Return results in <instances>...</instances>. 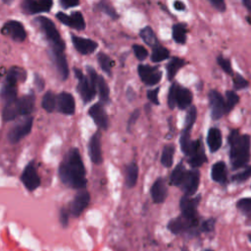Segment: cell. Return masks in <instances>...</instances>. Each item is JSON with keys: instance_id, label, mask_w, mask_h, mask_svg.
<instances>
[{"instance_id": "obj_1", "label": "cell", "mask_w": 251, "mask_h": 251, "mask_svg": "<svg viewBox=\"0 0 251 251\" xmlns=\"http://www.w3.org/2000/svg\"><path fill=\"white\" fill-rule=\"evenodd\" d=\"M59 176L67 186L75 189H83L86 186L85 169L77 148L69 150L59 166Z\"/></svg>"}, {"instance_id": "obj_2", "label": "cell", "mask_w": 251, "mask_h": 251, "mask_svg": "<svg viewBox=\"0 0 251 251\" xmlns=\"http://www.w3.org/2000/svg\"><path fill=\"white\" fill-rule=\"evenodd\" d=\"M250 136L240 134L237 129H231L228 134L229 158L234 170L244 167L250 159Z\"/></svg>"}, {"instance_id": "obj_3", "label": "cell", "mask_w": 251, "mask_h": 251, "mask_svg": "<svg viewBox=\"0 0 251 251\" xmlns=\"http://www.w3.org/2000/svg\"><path fill=\"white\" fill-rule=\"evenodd\" d=\"M36 21L50 44L51 51H65V42L61 38L54 23L46 17H38Z\"/></svg>"}, {"instance_id": "obj_4", "label": "cell", "mask_w": 251, "mask_h": 251, "mask_svg": "<svg viewBox=\"0 0 251 251\" xmlns=\"http://www.w3.org/2000/svg\"><path fill=\"white\" fill-rule=\"evenodd\" d=\"M74 72H75V77L78 80L77 86H76L77 92L79 93V95L84 103L90 102L93 99V97L95 96L97 88L92 84L89 77L82 74L81 70L75 68Z\"/></svg>"}, {"instance_id": "obj_5", "label": "cell", "mask_w": 251, "mask_h": 251, "mask_svg": "<svg viewBox=\"0 0 251 251\" xmlns=\"http://www.w3.org/2000/svg\"><path fill=\"white\" fill-rule=\"evenodd\" d=\"M33 119L31 116H25L24 119L20 120L17 124H15L9 130L7 134V138L10 143L15 144L18 143L22 138L26 136L32 127Z\"/></svg>"}, {"instance_id": "obj_6", "label": "cell", "mask_w": 251, "mask_h": 251, "mask_svg": "<svg viewBox=\"0 0 251 251\" xmlns=\"http://www.w3.org/2000/svg\"><path fill=\"white\" fill-rule=\"evenodd\" d=\"M184 155L187 157L188 163L192 168H198L207 161L201 139L192 140Z\"/></svg>"}, {"instance_id": "obj_7", "label": "cell", "mask_w": 251, "mask_h": 251, "mask_svg": "<svg viewBox=\"0 0 251 251\" xmlns=\"http://www.w3.org/2000/svg\"><path fill=\"white\" fill-rule=\"evenodd\" d=\"M21 180L28 191H34L40 185V177L37 174V170L34 161H30L24 169Z\"/></svg>"}, {"instance_id": "obj_8", "label": "cell", "mask_w": 251, "mask_h": 251, "mask_svg": "<svg viewBox=\"0 0 251 251\" xmlns=\"http://www.w3.org/2000/svg\"><path fill=\"white\" fill-rule=\"evenodd\" d=\"M208 98H209V104L211 109V117L213 120H219L225 114H226V100L224 99L223 95L219 91L215 89L210 90L208 94Z\"/></svg>"}, {"instance_id": "obj_9", "label": "cell", "mask_w": 251, "mask_h": 251, "mask_svg": "<svg viewBox=\"0 0 251 251\" xmlns=\"http://www.w3.org/2000/svg\"><path fill=\"white\" fill-rule=\"evenodd\" d=\"M200 201V197H191L187 195H183L179 200V208L181 211V216L191 220V221H199L197 215V206Z\"/></svg>"}, {"instance_id": "obj_10", "label": "cell", "mask_w": 251, "mask_h": 251, "mask_svg": "<svg viewBox=\"0 0 251 251\" xmlns=\"http://www.w3.org/2000/svg\"><path fill=\"white\" fill-rule=\"evenodd\" d=\"M140 79L149 86L157 84L162 78V72L158 67H152L149 65H138L137 68Z\"/></svg>"}, {"instance_id": "obj_11", "label": "cell", "mask_w": 251, "mask_h": 251, "mask_svg": "<svg viewBox=\"0 0 251 251\" xmlns=\"http://www.w3.org/2000/svg\"><path fill=\"white\" fill-rule=\"evenodd\" d=\"M90 202V194L86 189H79L75 194L73 201L70 203L69 211L70 214L74 217H78L85 208L89 205Z\"/></svg>"}, {"instance_id": "obj_12", "label": "cell", "mask_w": 251, "mask_h": 251, "mask_svg": "<svg viewBox=\"0 0 251 251\" xmlns=\"http://www.w3.org/2000/svg\"><path fill=\"white\" fill-rule=\"evenodd\" d=\"M198 224L199 221H191L180 215L175 219H172L167 226L171 232L175 234H179L181 232L190 231L191 229L196 228L198 226Z\"/></svg>"}, {"instance_id": "obj_13", "label": "cell", "mask_w": 251, "mask_h": 251, "mask_svg": "<svg viewBox=\"0 0 251 251\" xmlns=\"http://www.w3.org/2000/svg\"><path fill=\"white\" fill-rule=\"evenodd\" d=\"M2 32L18 42L24 41L26 37L25 26L18 21L11 20L6 22L2 27Z\"/></svg>"}, {"instance_id": "obj_14", "label": "cell", "mask_w": 251, "mask_h": 251, "mask_svg": "<svg viewBox=\"0 0 251 251\" xmlns=\"http://www.w3.org/2000/svg\"><path fill=\"white\" fill-rule=\"evenodd\" d=\"M200 183V173L198 170L193 169L186 172L185 177L180 185L184 195L192 196L196 193Z\"/></svg>"}, {"instance_id": "obj_15", "label": "cell", "mask_w": 251, "mask_h": 251, "mask_svg": "<svg viewBox=\"0 0 251 251\" xmlns=\"http://www.w3.org/2000/svg\"><path fill=\"white\" fill-rule=\"evenodd\" d=\"M57 19L64 25L77 29V30H82L85 27V22L83 19V16L80 12L75 11L74 13H72L71 15H67L63 12H59L56 15Z\"/></svg>"}, {"instance_id": "obj_16", "label": "cell", "mask_w": 251, "mask_h": 251, "mask_svg": "<svg viewBox=\"0 0 251 251\" xmlns=\"http://www.w3.org/2000/svg\"><path fill=\"white\" fill-rule=\"evenodd\" d=\"M88 115L93 122L102 129H107L109 126V120L103 103H96L88 109Z\"/></svg>"}, {"instance_id": "obj_17", "label": "cell", "mask_w": 251, "mask_h": 251, "mask_svg": "<svg viewBox=\"0 0 251 251\" xmlns=\"http://www.w3.org/2000/svg\"><path fill=\"white\" fill-rule=\"evenodd\" d=\"M53 6L52 0H24L23 10L26 14L48 12Z\"/></svg>"}, {"instance_id": "obj_18", "label": "cell", "mask_w": 251, "mask_h": 251, "mask_svg": "<svg viewBox=\"0 0 251 251\" xmlns=\"http://www.w3.org/2000/svg\"><path fill=\"white\" fill-rule=\"evenodd\" d=\"M57 110L65 115H73L75 111L74 96L68 92H61L57 95Z\"/></svg>"}, {"instance_id": "obj_19", "label": "cell", "mask_w": 251, "mask_h": 251, "mask_svg": "<svg viewBox=\"0 0 251 251\" xmlns=\"http://www.w3.org/2000/svg\"><path fill=\"white\" fill-rule=\"evenodd\" d=\"M72 35V41L74 44V47L75 48V50L82 54V55H87V54H91L93 53L97 47L98 44L96 41L92 40V39H88V38H83V37H79L77 35L75 34H71Z\"/></svg>"}, {"instance_id": "obj_20", "label": "cell", "mask_w": 251, "mask_h": 251, "mask_svg": "<svg viewBox=\"0 0 251 251\" xmlns=\"http://www.w3.org/2000/svg\"><path fill=\"white\" fill-rule=\"evenodd\" d=\"M89 157L92 163L99 165L102 163V152H101V134L100 131H96L90 138L88 144Z\"/></svg>"}, {"instance_id": "obj_21", "label": "cell", "mask_w": 251, "mask_h": 251, "mask_svg": "<svg viewBox=\"0 0 251 251\" xmlns=\"http://www.w3.org/2000/svg\"><path fill=\"white\" fill-rule=\"evenodd\" d=\"M150 194L152 200L157 203H163L168 195V188L166 184V180L163 177H158L150 188Z\"/></svg>"}, {"instance_id": "obj_22", "label": "cell", "mask_w": 251, "mask_h": 251, "mask_svg": "<svg viewBox=\"0 0 251 251\" xmlns=\"http://www.w3.org/2000/svg\"><path fill=\"white\" fill-rule=\"evenodd\" d=\"M51 58L62 79H66L69 75V67L65 55V51H51Z\"/></svg>"}, {"instance_id": "obj_23", "label": "cell", "mask_w": 251, "mask_h": 251, "mask_svg": "<svg viewBox=\"0 0 251 251\" xmlns=\"http://www.w3.org/2000/svg\"><path fill=\"white\" fill-rule=\"evenodd\" d=\"M222 132L218 127H211L207 134V144L211 152H217L222 146Z\"/></svg>"}, {"instance_id": "obj_24", "label": "cell", "mask_w": 251, "mask_h": 251, "mask_svg": "<svg viewBox=\"0 0 251 251\" xmlns=\"http://www.w3.org/2000/svg\"><path fill=\"white\" fill-rule=\"evenodd\" d=\"M211 176L212 179L219 183H226L227 178V172L226 166L223 161H219L215 163L211 170Z\"/></svg>"}, {"instance_id": "obj_25", "label": "cell", "mask_w": 251, "mask_h": 251, "mask_svg": "<svg viewBox=\"0 0 251 251\" xmlns=\"http://www.w3.org/2000/svg\"><path fill=\"white\" fill-rule=\"evenodd\" d=\"M192 92L183 86H178L177 94H176V106L180 110H184L188 107H190V104L192 102Z\"/></svg>"}, {"instance_id": "obj_26", "label": "cell", "mask_w": 251, "mask_h": 251, "mask_svg": "<svg viewBox=\"0 0 251 251\" xmlns=\"http://www.w3.org/2000/svg\"><path fill=\"white\" fill-rule=\"evenodd\" d=\"M1 98L5 103L17 100V84L4 79L1 87Z\"/></svg>"}, {"instance_id": "obj_27", "label": "cell", "mask_w": 251, "mask_h": 251, "mask_svg": "<svg viewBox=\"0 0 251 251\" xmlns=\"http://www.w3.org/2000/svg\"><path fill=\"white\" fill-rule=\"evenodd\" d=\"M19 108H20V115L22 116H28L33 110L35 97L33 93H29L27 95L23 96L22 98L18 99Z\"/></svg>"}, {"instance_id": "obj_28", "label": "cell", "mask_w": 251, "mask_h": 251, "mask_svg": "<svg viewBox=\"0 0 251 251\" xmlns=\"http://www.w3.org/2000/svg\"><path fill=\"white\" fill-rule=\"evenodd\" d=\"M19 115H20V108H19L18 99L13 102H9V103L5 104L3 111H2V119L4 122L13 121Z\"/></svg>"}, {"instance_id": "obj_29", "label": "cell", "mask_w": 251, "mask_h": 251, "mask_svg": "<svg viewBox=\"0 0 251 251\" xmlns=\"http://www.w3.org/2000/svg\"><path fill=\"white\" fill-rule=\"evenodd\" d=\"M186 172L187 170L185 169L184 165L182 162L178 163L175 169L173 170L172 174H171V176H170V183L172 185H175V186H180L184 177H185V175H186Z\"/></svg>"}, {"instance_id": "obj_30", "label": "cell", "mask_w": 251, "mask_h": 251, "mask_svg": "<svg viewBox=\"0 0 251 251\" xmlns=\"http://www.w3.org/2000/svg\"><path fill=\"white\" fill-rule=\"evenodd\" d=\"M26 78V73L24 69L20 68V67H12L9 69V71L7 72L5 80L12 82L14 84H18V82L21 81H25Z\"/></svg>"}, {"instance_id": "obj_31", "label": "cell", "mask_w": 251, "mask_h": 251, "mask_svg": "<svg viewBox=\"0 0 251 251\" xmlns=\"http://www.w3.org/2000/svg\"><path fill=\"white\" fill-rule=\"evenodd\" d=\"M137 177H138V166L136 165L135 162H131L126 167V175H125L126 185L128 188L135 186Z\"/></svg>"}, {"instance_id": "obj_32", "label": "cell", "mask_w": 251, "mask_h": 251, "mask_svg": "<svg viewBox=\"0 0 251 251\" xmlns=\"http://www.w3.org/2000/svg\"><path fill=\"white\" fill-rule=\"evenodd\" d=\"M185 64V61L182 59V58H179V57H173L171 59V61L168 63L167 65V75H168V78L170 80H172L176 73L178 72V70H180Z\"/></svg>"}, {"instance_id": "obj_33", "label": "cell", "mask_w": 251, "mask_h": 251, "mask_svg": "<svg viewBox=\"0 0 251 251\" xmlns=\"http://www.w3.org/2000/svg\"><path fill=\"white\" fill-rule=\"evenodd\" d=\"M139 35L141 37V39L147 44L149 45L150 47L154 48L156 46L159 45V42H158V39L155 35V32L153 31V29L150 27V26H145L143 27L140 32H139Z\"/></svg>"}, {"instance_id": "obj_34", "label": "cell", "mask_w": 251, "mask_h": 251, "mask_svg": "<svg viewBox=\"0 0 251 251\" xmlns=\"http://www.w3.org/2000/svg\"><path fill=\"white\" fill-rule=\"evenodd\" d=\"M187 28L184 24H176L173 25V38L178 44H184L186 41Z\"/></svg>"}, {"instance_id": "obj_35", "label": "cell", "mask_w": 251, "mask_h": 251, "mask_svg": "<svg viewBox=\"0 0 251 251\" xmlns=\"http://www.w3.org/2000/svg\"><path fill=\"white\" fill-rule=\"evenodd\" d=\"M42 108L48 113H52L57 108V96L52 91H47L41 101Z\"/></svg>"}, {"instance_id": "obj_36", "label": "cell", "mask_w": 251, "mask_h": 251, "mask_svg": "<svg viewBox=\"0 0 251 251\" xmlns=\"http://www.w3.org/2000/svg\"><path fill=\"white\" fill-rule=\"evenodd\" d=\"M174 154H175V146L172 144L165 145L161 155V163L164 167L170 168L174 162Z\"/></svg>"}, {"instance_id": "obj_37", "label": "cell", "mask_w": 251, "mask_h": 251, "mask_svg": "<svg viewBox=\"0 0 251 251\" xmlns=\"http://www.w3.org/2000/svg\"><path fill=\"white\" fill-rule=\"evenodd\" d=\"M170 56V51L161 45H158L153 48L152 53H151V61L154 63H159L162 62L166 59H168Z\"/></svg>"}, {"instance_id": "obj_38", "label": "cell", "mask_w": 251, "mask_h": 251, "mask_svg": "<svg viewBox=\"0 0 251 251\" xmlns=\"http://www.w3.org/2000/svg\"><path fill=\"white\" fill-rule=\"evenodd\" d=\"M97 91L99 93V98L102 103L109 102V87L103 76L99 75L97 80Z\"/></svg>"}, {"instance_id": "obj_39", "label": "cell", "mask_w": 251, "mask_h": 251, "mask_svg": "<svg viewBox=\"0 0 251 251\" xmlns=\"http://www.w3.org/2000/svg\"><path fill=\"white\" fill-rule=\"evenodd\" d=\"M97 60L102 71H104L108 75H111L112 68L114 67V61L104 53H99L97 56Z\"/></svg>"}, {"instance_id": "obj_40", "label": "cell", "mask_w": 251, "mask_h": 251, "mask_svg": "<svg viewBox=\"0 0 251 251\" xmlns=\"http://www.w3.org/2000/svg\"><path fill=\"white\" fill-rule=\"evenodd\" d=\"M96 9L101 11V12H103V13H105L106 15L111 17L112 19H117L119 17L117 12H116V10H115V8L107 0L99 1L98 4L96 5Z\"/></svg>"}, {"instance_id": "obj_41", "label": "cell", "mask_w": 251, "mask_h": 251, "mask_svg": "<svg viewBox=\"0 0 251 251\" xmlns=\"http://www.w3.org/2000/svg\"><path fill=\"white\" fill-rule=\"evenodd\" d=\"M239 102V96L233 90H227L226 92V114L229 113L234 106Z\"/></svg>"}, {"instance_id": "obj_42", "label": "cell", "mask_w": 251, "mask_h": 251, "mask_svg": "<svg viewBox=\"0 0 251 251\" xmlns=\"http://www.w3.org/2000/svg\"><path fill=\"white\" fill-rule=\"evenodd\" d=\"M197 117V110L195 106H190L188 108V111L185 116V121H184V129H189L191 130Z\"/></svg>"}, {"instance_id": "obj_43", "label": "cell", "mask_w": 251, "mask_h": 251, "mask_svg": "<svg viewBox=\"0 0 251 251\" xmlns=\"http://www.w3.org/2000/svg\"><path fill=\"white\" fill-rule=\"evenodd\" d=\"M237 209L247 217H251V198H241L236 202Z\"/></svg>"}, {"instance_id": "obj_44", "label": "cell", "mask_w": 251, "mask_h": 251, "mask_svg": "<svg viewBox=\"0 0 251 251\" xmlns=\"http://www.w3.org/2000/svg\"><path fill=\"white\" fill-rule=\"evenodd\" d=\"M178 84L176 82H173L169 89V94H168V105L171 109H174L176 106V94H177V89H178Z\"/></svg>"}, {"instance_id": "obj_45", "label": "cell", "mask_w": 251, "mask_h": 251, "mask_svg": "<svg viewBox=\"0 0 251 251\" xmlns=\"http://www.w3.org/2000/svg\"><path fill=\"white\" fill-rule=\"evenodd\" d=\"M217 62L219 64V66L221 67V69L227 75H233V71H232V68H231V64H230V61L226 58H225L224 56L220 55L218 56L217 58Z\"/></svg>"}, {"instance_id": "obj_46", "label": "cell", "mask_w": 251, "mask_h": 251, "mask_svg": "<svg viewBox=\"0 0 251 251\" xmlns=\"http://www.w3.org/2000/svg\"><path fill=\"white\" fill-rule=\"evenodd\" d=\"M232 80H233V87L236 90H240V89H244L248 86V81L247 79H245L241 75L239 74H234L232 75Z\"/></svg>"}, {"instance_id": "obj_47", "label": "cell", "mask_w": 251, "mask_h": 251, "mask_svg": "<svg viewBox=\"0 0 251 251\" xmlns=\"http://www.w3.org/2000/svg\"><path fill=\"white\" fill-rule=\"evenodd\" d=\"M132 50L134 52L135 57L140 60L143 61L147 56H148V52L146 50V48H144L142 45H138V44H134L132 46Z\"/></svg>"}, {"instance_id": "obj_48", "label": "cell", "mask_w": 251, "mask_h": 251, "mask_svg": "<svg viewBox=\"0 0 251 251\" xmlns=\"http://www.w3.org/2000/svg\"><path fill=\"white\" fill-rule=\"evenodd\" d=\"M249 177H251V166L248 167L247 169H245L243 172L234 175V176H232V180L242 182V181H245V180H246L247 178H249Z\"/></svg>"}, {"instance_id": "obj_49", "label": "cell", "mask_w": 251, "mask_h": 251, "mask_svg": "<svg viewBox=\"0 0 251 251\" xmlns=\"http://www.w3.org/2000/svg\"><path fill=\"white\" fill-rule=\"evenodd\" d=\"M69 217H70V211L67 208H62L60 210V214H59V220H60V224L62 225V226L66 227L69 224Z\"/></svg>"}, {"instance_id": "obj_50", "label": "cell", "mask_w": 251, "mask_h": 251, "mask_svg": "<svg viewBox=\"0 0 251 251\" xmlns=\"http://www.w3.org/2000/svg\"><path fill=\"white\" fill-rule=\"evenodd\" d=\"M159 90L160 88L157 87L155 89H152V90H148L147 91V98L150 102H152L153 104L155 105H159V100H158V93H159Z\"/></svg>"}, {"instance_id": "obj_51", "label": "cell", "mask_w": 251, "mask_h": 251, "mask_svg": "<svg viewBox=\"0 0 251 251\" xmlns=\"http://www.w3.org/2000/svg\"><path fill=\"white\" fill-rule=\"evenodd\" d=\"M214 226H215V220L214 219H208L206 221H204L200 226V229L201 231H204V232H209V231H212L214 229Z\"/></svg>"}, {"instance_id": "obj_52", "label": "cell", "mask_w": 251, "mask_h": 251, "mask_svg": "<svg viewBox=\"0 0 251 251\" xmlns=\"http://www.w3.org/2000/svg\"><path fill=\"white\" fill-rule=\"evenodd\" d=\"M139 115H140L139 109H135V110L131 113V115H130V117H129V119H128V121H127V124H126L127 130H130L131 126L135 124V122H136L137 119L139 118Z\"/></svg>"}, {"instance_id": "obj_53", "label": "cell", "mask_w": 251, "mask_h": 251, "mask_svg": "<svg viewBox=\"0 0 251 251\" xmlns=\"http://www.w3.org/2000/svg\"><path fill=\"white\" fill-rule=\"evenodd\" d=\"M208 1L218 11H220V12H225L226 11V2H225V0H208Z\"/></svg>"}, {"instance_id": "obj_54", "label": "cell", "mask_w": 251, "mask_h": 251, "mask_svg": "<svg viewBox=\"0 0 251 251\" xmlns=\"http://www.w3.org/2000/svg\"><path fill=\"white\" fill-rule=\"evenodd\" d=\"M60 4L63 8L68 9L77 6L79 4V0H60Z\"/></svg>"}, {"instance_id": "obj_55", "label": "cell", "mask_w": 251, "mask_h": 251, "mask_svg": "<svg viewBox=\"0 0 251 251\" xmlns=\"http://www.w3.org/2000/svg\"><path fill=\"white\" fill-rule=\"evenodd\" d=\"M34 84H35L36 88H37L39 91L44 88V85H45L44 79H43L38 74H35V75H34Z\"/></svg>"}, {"instance_id": "obj_56", "label": "cell", "mask_w": 251, "mask_h": 251, "mask_svg": "<svg viewBox=\"0 0 251 251\" xmlns=\"http://www.w3.org/2000/svg\"><path fill=\"white\" fill-rule=\"evenodd\" d=\"M174 8L176 11H184L185 10V4L180 0H176L174 2Z\"/></svg>"}, {"instance_id": "obj_57", "label": "cell", "mask_w": 251, "mask_h": 251, "mask_svg": "<svg viewBox=\"0 0 251 251\" xmlns=\"http://www.w3.org/2000/svg\"><path fill=\"white\" fill-rule=\"evenodd\" d=\"M134 96V91L131 89V87H128L127 90H126V97L129 101L132 100V97Z\"/></svg>"}, {"instance_id": "obj_58", "label": "cell", "mask_w": 251, "mask_h": 251, "mask_svg": "<svg viewBox=\"0 0 251 251\" xmlns=\"http://www.w3.org/2000/svg\"><path fill=\"white\" fill-rule=\"evenodd\" d=\"M242 2L246 7V9L251 13V0H242Z\"/></svg>"}, {"instance_id": "obj_59", "label": "cell", "mask_w": 251, "mask_h": 251, "mask_svg": "<svg viewBox=\"0 0 251 251\" xmlns=\"http://www.w3.org/2000/svg\"><path fill=\"white\" fill-rule=\"evenodd\" d=\"M2 1H3L5 4H11L14 0H2Z\"/></svg>"}, {"instance_id": "obj_60", "label": "cell", "mask_w": 251, "mask_h": 251, "mask_svg": "<svg viewBox=\"0 0 251 251\" xmlns=\"http://www.w3.org/2000/svg\"><path fill=\"white\" fill-rule=\"evenodd\" d=\"M248 237H249V240L251 241V234H249V235H248Z\"/></svg>"}, {"instance_id": "obj_61", "label": "cell", "mask_w": 251, "mask_h": 251, "mask_svg": "<svg viewBox=\"0 0 251 251\" xmlns=\"http://www.w3.org/2000/svg\"><path fill=\"white\" fill-rule=\"evenodd\" d=\"M204 251H212V250H204Z\"/></svg>"}]
</instances>
